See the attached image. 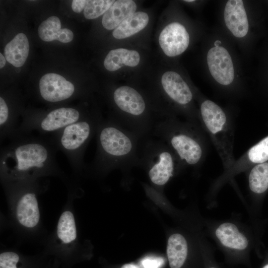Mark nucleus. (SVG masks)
Masks as SVG:
<instances>
[{
    "instance_id": "nucleus-20",
    "label": "nucleus",
    "mask_w": 268,
    "mask_h": 268,
    "mask_svg": "<svg viewBox=\"0 0 268 268\" xmlns=\"http://www.w3.org/2000/svg\"><path fill=\"white\" fill-rule=\"evenodd\" d=\"M29 44L27 36L22 33L17 34L4 48L7 61L15 67L22 66L28 57Z\"/></svg>"
},
{
    "instance_id": "nucleus-6",
    "label": "nucleus",
    "mask_w": 268,
    "mask_h": 268,
    "mask_svg": "<svg viewBox=\"0 0 268 268\" xmlns=\"http://www.w3.org/2000/svg\"><path fill=\"white\" fill-rule=\"evenodd\" d=\"M16 226L21 230L32 232L40 224L38 195L45 190L39 179L2 183Z\"/></svg>"
},
{
    "instance_id": "nucleus-19",
    "label": "nucleus",
    "mask_w": 268,
    "mask_h": 268,
    "mask_svg": "<svg viewBox=\"0 0 268 268\" xmlns=\"http://www.w3.org/2000/svg\"><path fill=\"white\" fill-rule=\"evenodd\" d=\"M149 21V17L146 12L136 11L115 28L112 35L115 39L119 40L128 38L144 29Z\"/></svg>"
},
{
    "instance_id": "nucleus-12",
    "label": "nucleus",
    "mask_w": 268,
    "mask_h": 268,
    "mask_svg": "<svg viewBox=\"0 0 268 268\" xmlns=\"http://www.w3.org/2000/svg\"><path fill=\"white\" fill-rule=\"evenodd\" d=\"M158 42L165 55L174 57L184 53L189 45L190 36L180 23L173 22L166 25L160 32Z\"/></svg>"
},
{
    "instance_id": "nucleus-8",
    "label": "nucleus",
    "mask_w": 268,
    "mask_h": 268,
    "mask_svg": "<svg viewBox=\"0 0 268 268\" xmlns=\"http://www.w3.org/2000/svg\"><path fill=\"white\" fill-rule=\"evenodd\" d=\"M138 157V165L146 169L151 182L157 186L165 185L183 166L165 142L152 135L140 139Z\"/></svg>"
},
{
    "instance_id": "nucleus-9",
    "label": "nucleus",
    "mask_w": 268,
    "mask_h": 268,
    "mask_svg": "<svg viewBox=\"0 0 268 268\" xmlns=\"http://www.w3.org/2000/svg\"><path fill=\"white\" fill-rule=\"evenodd\" d=\"M90 113L70 107H59L45 112L25 113L12 138L32 131L43 135L52 134L83 119Z\"/></svg>"
},
{
    "instance_id": "nucleus-26",
    "label": "nucleus",
    "mask_w": 268,
    "mask_h": 268,
    "mask_svg": "<svg viewBox=\"0 0 268 268\" xmlns=\"http://www.w3.org/2000/svg\"><path fill=\"white\" fill-rule=\"evenodd\" d=\"M163 263L162 258L157 257H146L141 261L143 268H160Z\"/></svg>"
},
{
    "instance_id": "nucleus-15",
    "label": "nucleus",
    "mask_w": 268,
    "mask_h": 268,
    "mask_svg": "<svg viewBox=\"0 0 268 268\" xmlns=\"http://www.w3.org/2000/svg\"><path fill=\"white\" fill-rule=\"evenodd\" d=\"M224 18L227 27L234 36L242 38L246 35L249 22L242 0H228L225 6Z\"/></svg>"
},
{
    "instance_id": "nucleus-21",
    "label": "nucleus",
    "mask_w": 268,
    "mask_h": 268,
    "mask_svg": "<svg viewBox=\"0 0 268 268\" xmlns=\"http://www.w3.org/2000/svg\"><path fill=\"white\" fill-rule=\"evenodd\" d=\"M215 235L223 245L230 249L242 250L248 245L247 238L231 223L221 224L216 229Z\"/></svg>"
},
{
    "instance_id": "nucleus-23",
    "label": "nucleus",
    "mask_w": 268,
    "mask_h": 268,
    "mask_svg": "<svg viewBox=\"0 0 268 268\" xmlns=\"http://www.w3.org/2000/svg\"><path fill=\"white\" fill-rule=\"evenodd\" d=\"M250 190L262 194L268 189V161L253 166L248 177Z\"/></svg>"
},
{
    "instance_id": "nucleus-1",
    "label": "nucleus",
    "mask_w": 268,
    "mask_h": 268,
    "mask_svg": "<svg viewBox=\"0 0 268 268\" xmlns=\"http://www.w3.org/2000/svg\"><path fill=\"white\" fill-rule=\"evenodd\" d=\"M58 149L51 136L31 133L17 136L0 149L1 183L54 176L67 182L56 160Z\"/></svg>"
},
{
    "instance_id": "nucleus-33",
    "label": "nucleus",
    "mask_w": 268,
    "mask_h": 268,
    "mask_svg": "<svg viewBox=\"0 0 268 268\" xmlns=\"http://www.w3.org/2000/svg\"><path fill=\"white\" fill-rule=\"evenodd\" d=\"M209 268H215V267H210Z\"/></svg>"
},
{
    "instance_id": "nucleus-7",
    "label": "nucleus",
    "mask_w": 268,
    "mask_h": 268,
    "mask_svg": "<svg viewBox=\"0 0 268 268\" xmlns=\"http://www.w3.org/2000/svg\"><path fill=\"white\" fill-rule=\"evenodd\" d=\"M199 115L201 126L208 134L224 170H228L235 161L232 121L219 105L207 99L201 103Z\"/></svg>"
},
{
    "instance_id": "nucleus-18",
    "label": "nucleus",
    "mask_w": 268,
    "mask_h": 268,
    "mask_svg": "<svg viewBox=\"0 0 268 268\" xmlns=\"http://www.w3.org/2000/svg\"><path fill=\"white\" fill-rule=\"evenodd\" d=\"M38 35L42 40L50 42L55 40L66 43L73 38L72 32L67 28L61 29V23L57 16H51L42 22L38 27Z\"/></svg>"
},
{
    "instance_id": "nucleus-31",
    "label": "nucleus",
    "mask_w": 268,
    "mask_h": 268,
    "mask_svg": "<svg viewBox=\"0 0 268 268\" xmlns=\"http://www.w3.org/2000/svg\"><path fill=\"white\" fill-rule=\"evenodd\" d=\"M262 268H268V263L266 264L265 265H264Z\"/></svg>"
},
{
    "instance_id": "nucleus-16",
    "label": "nucleus",
    "mask_w": 268,
    "mask_h": 268,
    "mask_svg": "<svg viewBox=\"0 0 268 268\" xmlns=\"http://www.w3.org/2000/svg\"><path fill=\"white\" fill-rule=\"evenodd\" d=\"M136 9V4L134 0H115L103 14L102 25L107 30H114L127 18L135 12Z\"/></svg>"
},
{
    "instance_id": "nucleus-4",
    "label": "nucleus",
    "mask_w": 268,
    "mask_h": 268,
    "mask_svg": "<svg viewBox=\"0 0 268 268\" xmlns=\"http://www.w3.org/2000/svg\"><path fill=\"white\" fill-rule=\"evenodd\" d=\"M111 101L115 113L110 118L140 139L152 135L157 122L151 106L140 91L131 86H120L113 91Z\"/></svg>"
},
{
    "instance_id": "nucleus-11",
    "label": "nucleus",
    "mask_w": 268,
    "mask_h": 268,
    "mask_svg": "<svg viewBox=\"0 0 268 268\" xmlns=\"http://www.w3.org/2000/svg\"><path fill=\"white\" fill-rule=\"evenodd\" d=\"M39 92L42 99L49 103L66 101L74 94V85L62 75L49 73L40 79Z\"/></svg>"
},
{
    "instance_id": "nucleus-10",
    "label": "nucleus",
    "mask_w": 268,
    "mask_h": 268,
    "mask_svg": "<svg viewBox=\"0 0 268 268\" xmlns=\"http://www.w3.org/2000/svg\"><path fill=\"white\" fill-rule=\"evenodd\" d=\"M160 93L164 100L173 104L175 117L177 113H180L184 115L187 121L201 126L199 115L191 109L193 93L179 73L167 71L162 75Z\"/></svg>"
},
{
    "instance_id": "nucleus-32",
    "label": "nucleus",
    "mask_w": 268,
    "mask_h": 268,
    "mask_svg": "<svg viewBox=\"0 0 268 268\" xmlns=\"http://www.w3.org/2000/svg\"><path fill=\"white\" fill-rule=\"evenodd\" d=\"M185 1L188 2H191L195 1V0H185Z\"/></svg>"
},
{
    "instance_id": "nucleus-25",
    "label": "nucleus",
    "mask_w": 268,
    "mask_h": 268,
    "mask_svg": "<svg viewBox=\"0 0 268 268\" xmlns=\"http://www.w3.org/2000/svg\"><path fill=\"white\" fill-rule=\"evenodd\" d=\"M22 258L13 250H6L0 254V268H20Z\"/></svg>"
},
{
    "instance_id": "nucleus-5",
    "label": "nucleus",
    "mask_w": 268,
    "mask_h": 268,
    "mask_svg": "<svg viewBox=\"0 0 268 268\" xmlns=\"http://www.w3.org/2000/svg\"><path fill=\"white\" fill-rule=\"evenodd\" d=\"M103 119L100 113L92 112L51 135L58 150L66 156L77 176L86 168L83 161L86 149Z\"/></svg>"
},
{
    "instance_id": "nucleus-3",
    "label": "nucleus",
    "mask_w": 268,
    "mask_h": 268,
    "mask_svg": "<svg viewBox=\"0 0 268 268\" xmlns=\"http://www.w3.org/2000/svg\"><path fill=\"white\" fill-rule=\"evenodd\" d=\"M204 132L199 124L170 117L157 121L151 135L165 142L183 166L195 167L203 162L206 156Z\"/></svg>"
},
{
    "instance_id": "nucleus-30",
    "label": "nucleus",
    "mask_w": 268,
    "mask_h": 268,
    "mask_svg": "<svg viewBox=\"0 0 268 268\" xmlns=\"http://www.w3.org/2000/svg\"><path fill=\"white\" fill-rule=\"evenodd\" d=\"M221 43L220 41H216L214 45L215 46H219V45Z\"/></svg>"
},
{
    "instance_id": "nucleus-22",
    "label": "nucleus",
    "mask_w": 268,
    "mask_h": 268,
    "mask_svg": "<svg viewBox=\"0 0 268 268\" xmlns=\"http://www.w3.org/2000/svg\"><path fill=\"white\" fill-rule=\"evenodd\" d=\"M188 245L180 234L171 235L168 240L167 255L171 268H181L187 259Z\"/></svg>"
},
{
    "instance_id": "nucleus-2",
    "label": "nucleus",
    "mask_w": 268,
    "mask_h": 268,
    "mask_svg": "<svg viewBox=\"0 0 268 268\" xmlns=\"http://www.w3.org/2000/svg\"><path fill=\"white\" fill-rule=\"evenodd\" d=\"M96 138V152L90 165L92 171L104 173L116 168L138 165L140 139L113 120L103 119Z\"/></svg>"
},
{
    "instance_id": "nucleus-14",
    "label": "nucleus",
    "mask_w": 268,
    "mask_h": 268,
    "mask_svg": "<svg viewBox=\"0 0 268 268\" xmlns=\"http://www.w3.org/2000/svg\"><path fill=\"white\" fill-rule=\"evenodd\" d=\"M52 246L62 250H73L78 246V233L74 215L70 209L61 214L54 234Z\"/></svg>"
},
{
    "instance_id": "nucleus-13",
    "label": "nucleus",
    "mask_w": 268,
    "mask_h": 268,
    "mask_svg": "<svg viewBox=\"0 0 268 268\" xmlns=\"http://www.w3.org/2000/svg\"><path fill=\"white\" fill-rule=\"evenodd\" d=\"M207 63L210 74L218 83L230 84L234 78L231 57L227 50L221 46H214L207 53Z\"/></svg>"
},
{
    "instance_id": "nucleus-24",
    "label": "nucleus",
    "mask_w": 268,
    "mask_h": 268,
    "mask_svg": "<svg viewBox=\"0 0 268 268\" xmlns=\"http://www.w3.org/2000/svg\"><path fill=\"white\" fill-rule=\"evenodd\" d=\"M114 0H87L83 14L87 19H94L104 14L114 3Z\"/></svg>"
},
{
    "instance_id": "nucleus-17",
    "label": "nucleus",
    "mask_w": 268,
    "mask_h": 268,
    "mask_svg": "<svg viewBox=\"0 0 268 268\" xmlns=\"http://www.w3.org/2000/svg\"><path fill=\"white\" fill-rule=\"evenodd\" d=\"M140 55L136 50L117 48L109 51L104 61V66L108 71H117L123 67H134L140 62Z\"/></svg>"
},
{
    "instance_id": "nucleus-29",
    "label": "nucleus",
    "mask_w": 268,
    "mask_h": 268,
    "mask_svg": "<svg viewBox=\"0 0 268 268\" xmlns=\"http://www.w3.org/2000/svg\"><path fill=\"white\" fill-rule=\"evenodd\" d=\"M6 60L5 58L2 55L1 53H0V68H2L5 65Z\"/></svg>"
},
{
    "instance_id": "nucleus-28",
    "label": "nucleus",
    "mask_w": 268,
    "mask_h": 268,
    "mask_svg": "<svg viewBox=\"0 0 268 268\" xmlns=\"http://www.w3.org/2000/svg\"><path fill=\"white\" fill-rule=\"evenodd\" d=\"M121 268H140L139 266L134 264H126L123 265Z\"/></svg>"
},
{
    "instance_id": "nucleus-27",
    "label": "nucleus",
    "mask_w": 268,
    "mask_h": 268,
    "mask_svg": "<svg viewBox=\"0 0 268 268\" xmlns=\"http://www.w3.org/2000/svg\"><path fill=\"white\" fill-rule=\"evenodd\" d=\"M87 0H74L72 2L71 7L73 11L76 13L81 12L84 10Z\"/></svg>"
}]
</instances>
